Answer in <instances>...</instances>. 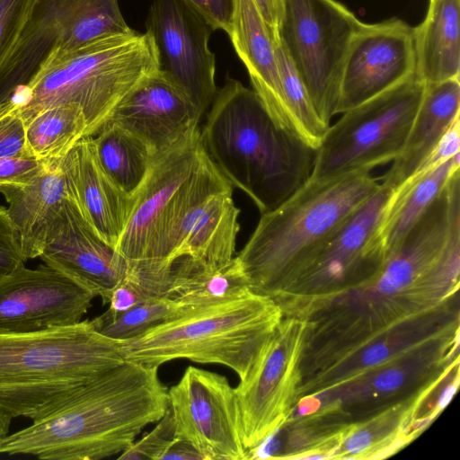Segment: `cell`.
Wrapping results in <instances>:
<instances>
[{
  "label": "cell",
  "mask_w": 460,
  "mask_h": 460,
  "mask_svg": "<svg viewBox=\"0 0 460 460\" xmlns=\"http://www.w3.org/2000/svg\"><path fill=\"white\" fill-rule=\"evenodd\" d=\"M460 170L376 276L306 319V342L330 354L458 298Z\"/></svg>",
  "instance_id": "6da1fadb"
},
{
  "label": "cell",
  "mask_w": 460,
  "mask_h": 460,
  "mask_svg": "<svg viewBox=\"0 0 460 460\" xmlns=\"http://www.w3.org/2000/svg\"><path fill=\"white\" fill-rule=\"evenodd\" d=\"M169 408L158 367L125 360L29 427L0 439V455L100 460L121 454Z\"/></svg>",
  "instance_id": "7a4b0ae2"
},
{
  "label": "cell",
  "mask_w": 460,
  "mask_h": 460,
  "mask_svg": "<svg viewBox=\"0 0 460 460\" xmlns=\"http://www.w3.org/2000/svg\"><path fill=\"white\" fill-rule=\"evenodd\" d=\"M199 137L220 173L261 214L297 191L314 171L317 148L279 126L253 90L230 77L217 91Z\"/></svg>",
  "instance_id": "3957f363"
},
{
  "label": "cell",
  "mask_w": 460,
  "mask_h": 460,
  "mask_svg": "<svg viewBox=\"0 0 460 460\" xmlns=\"http://www.w3.org/2000/svg\"><path fill=\"white\" fill-rule=\"evenodd\" d=\"M379 187L370 172L309 180L262 213L235 257L250 289L275 302Z\"/></svg>",
  "instance_id": "277c9868"
},
{
  "label": "cell",
  "mask_w": 460,
  "mask_h": 460,
  "mask_svg": "<svg viewBox=\"0 0 460 460\" xmlns=\"http://www.w3.org/2000/svg\"><path fill=\"white\" fill-rule=\"evenodd\" d=\"M124 361L120 341L102 334L89 320L0 334V413L42 418Z\"/></svg>",
  "instance_id": "5b68a950"
},
{
  "label": "cell",
  "mask_w": 460,
  "mask_h": 460,
  "mask_svg": "<svg viewBox=\"0 0 460 460\" xmlns=\"http://www.w3.org/2000/svg\"><path fill=\"white\" fill-rule=\"evenodd\" d=\"M158 71L148 31L110 35L70 51L52 52L11 98L24 121L53 105H78L85 117L86 137H94L121 101Z\"/></svg>",
  "instance_id": "8992f818"
},
{
  "label": "cell",
  "mask_w": 460,
  "mask_h": 460,
  "mask_svg": "<svg viewBox=\"0 0 460 460\" xmlns=\"http://www.w3.org/2000/svg\"><path fill=\"white\" fill-rule=\"evenodd\" d=\"M283 318L270 297L252 291L226 302L191 308L120 341L125 360L158 367L179 358L229 367L243 381Z\"/></svg>",
  "instance_id": "52a82bcc"
},
{
  "label": "cell",
  "mask_w": 460,
  "mask_h": 460,
  "mask_svg": "<svg viewBox=\"0 0 460 460\" xmlns=\"http://www.w3.org/2000/svg\"><path fill=\"white\" fill-rule=\"evenodd\" d=\"M199 132L198 128L155 155L115 247L128 261L174 262L177 234L190 209L232 186L205 154Z\"/></svg>",
  "instance_id": "ba28073f"
},
{
  "label": "cell",
  "mask_w": 460,
  "mask_h": 460,
  "mask_svg": "<svg viewBox=\"0 0 460 460\" xmlns=\"http://www.w3.org/2000/svg\"><path fill=\"white\" fill-rule=\"evenodd\" d=\"M426 84L415 74L341 113L329 126L316 153L311 181L371 172L402 152Z\"/></svg>",
  "instance_id": "9c48e42d"
},
{
  "label": "cell",
  "mask_w": 460,
  "mask_h": 460,
  "mask_svg": "<svg viewBox=\"0 0 460 460\" xmlns=\"http://www.w3.org/2000/svg\"><path fill=\"white\" fill-rule=\"evenodd\" d=\"M393 190L380 184L275 300L283 316L306 320L378 274L387 259L378 227Z\"/></svg>",
  "instance_id": "30bf717a"
},
{
  "label": "cell",
  "mask_w": 460,
  "mask_h": 460,
  "mask_svg": "<svg viewBox=\"0 0 460 460\" xmlns=\"http://www.w3.org/2000/svg\"><path fill=\"white\" fill-rule=\"evenodd\" d=\"M361 24L335 0H283L279 41L327 126L336 115L344 60Z\"/></svg>",
  "instance_id": "8fae6325"
},
{
  "label": "cell",
  "mask_w": 460,
  "mask_h": 460,
  "mask_svg": "<svg viewBox=\"0 0 460 460\" xmlns=\"http://www.w3.org/2000/svg\"><path fill=\"white\" fill-rule=\"evenodd\" d=\"M134 31L122 17L118 0H36L0 70V102L25 84L52 52Z\"/></svg>",
  "instance_id": "7c38bea8"
},
{
  "label": "cell",
  "mask_w": 460,
  "mask_h": 460,
  "mask_svg": "<svg viewBox=\"0 0 460 460\" xmlns=\"http://www.w3.org/2000/svg\"><path fill=\"white\" fill-rule=\"evenodd\" d=\"M459 361L456 328L339 385L300 398L291 417L334 406L357 420L412 394Z\"/></svg>",
  "instance_id": "4fadbf2b"
},
{
  "label": "cell",
  "mask_w": 460,
  "mask_h": 460,
  "mask_svg": "<svg viewBox=\"0 0 460 460\" xmlns=\"http://www.w3.org/2000/svg\"><path fill=\"white\" fill-rule=\"evenodd\" d=\"M306 321L283 316L248 376L234 388L245 450L257 447L289 419L301 381Z\"/></svg>",
  "instance_id": "5bb4252c"
},
{
  "label": "cell",
  "mask_w": 460,
  "mask_h": 460,
  "mask_svg": "<svg viewBox=\"0 0 460 460\" xmlns=\"http://www.w3.org/2000/svg\"><path fill=\"white\" fill-rule=\"evenodd\" d=\"M168 403L175 437L204 460H244L235 392L226 376L189 367L168 389Z\"/></svg>",
  "instance_id": "9a60e30c"
},
{
  "label": "cell",
  "mask_w": 460,
  "mask_h": 460,
  "mask_svg": "<svg viewBox=\"0 0 460 460\" xmlns=\"http://www.w3.org/2000/svg\"><path fill=\"white\" fill-rule=\"evenodd\" d=\"M146 25L156 48L159 71L202 116L217 91L216 58L208 48L213 28L181 0H155Z\"/></svg>",
  "instance_id": "2e32d148"
},
{
  "label": "cell",
  "mask_w": 460,
  "mask_h": 460,
  "mask_svg": "<svg viewBox=\"0 0 460 460\" xmlns=\"http://www.w3.org/2000/svg\"><path fill=\"white\" fill-rule=\"evenodd\" d=\"M95 296L47 264L0 274V334L45 331L81 322Z\"/></svg>",
  "instance_id": "e0dca14e"
},
{
  "label": "cell",
  "mask_w": 460,
  "mask_h": 460,
  "mask_svg": "<svg viewBox=\"0 0 460 460\" xmlns=\"http://www.w3.org/2000/svg\"><path fill=\"white\" fill-rule=\"evenodd\" d=\"M457 299L395 323L302 370L297 401L302 397L339 385L451 330L459 328Z\"/></svg>",
  "instance_id": "ac0fdd59"
},
{
  "label": "cell",
  "mask_w": 460,
  "mask_h": 460,
  "mask_svg": "<svg viewBox=\"0 0 460 460\" xmlns=\"http://www.w3.org/2000/svg\"><path fill=\"white\" fill-rule=\"evenodd\" d=\"M416 73L414 27L398 18L360 25L342 67L336 114L380 94Z\"/></svg>",
  "instance_id": "d6986e66"
},
{
  "label": "cell",
  "mask_w": 460,
  "mask_h": 460,
  "mask_svg": "<svg viewBox=\"0 0 460 460\" xmlns=\"http://www.w3.org/2000/svg\"><path fill=\"white\" fill-rule=\"evenodd\" d=\"M39 258L105 304L129 264L100 237L69 198L50 223Z\"/></svg>",
  "instance_id": "ffe728a7"
},
{
  "label": "cell",
  "mask_w": 460,
  "mask_h": 460,
  "mask_svg": "<svg viewBox=\"0 0 460 460\" xmlns=\"http://www.w3.org/2000/svg\"><path fill=\"white\" fill-rule=\"evenodd\" d=\"M200 118L183 92L158 71L121 101L110 121L137 136L155 155L198 129Z\"/></svg>",
  "instance_id": "44dd1931"
},
{
  "label": "cell",
  "mask_w": 460,
  "mask_h": 460,
  "mask_svg": "<svg viewBox=\"0 0 460 460\" xmlns=\"http://www.w3.org/2000/svg\"><path fill=\"white\" fill-rule=\"evenodd\" d=\"M68 198L83 217L109 244L116 247L133 206L101 167L93 137H84L59 160Z\"/></svg>",
  "instance_id": "7402d4cb"
},
{
  "label": "cell",
  "mask_w": 460,
  "mask_h": 460,
  "mask_svg": "<svg viewBox=\"0 0 460 460\" xmlns=\"http://www.w3.org/2000/svg\"><path fill=\"white\" fill-rule=\"evenodd\" d=\"M244 64L252 90L273 119L282 128L298 134L285 102L276 58V40L254 0H235L227 33Z\"/></svg>",
  "instance_id": "603a6c76"
},
{
  "label": "cell",
  "mask_w": 460,
  "mask_h": 460,
  "mask_svg": "<svg viewBox=\"0 0 460 460\" xmlns=\"http://www.w3.org/2000/svg\"><path fill=\"white\" fill-rule=\"evenodd\" d=\"M233 188L217 191L196 203L179 228L172 261L189 257L212 266H224L234 258L240 229V209Z\"/></svg>",
  "instance_id": "cb8c5ba5"
},
{
  "label": "cell",
  "mask_w": 460,
  "mask_h": 460,
  "mask_svg": "<svg viewBox=\"0 0 460 460\" xmlns=\"http://www.w3.org/2000/svg\"><path fill=\"white\" fill-rule=\"evenodd\" d=\"M10 220L15 228L24 259L39 258L49 226L68 198L59 160L47 167L30 183L0 188Z\"/></svg>",
  "instance_id": "d4e9b609"
},
{
  "label": "cell",
  "mask_w": 460,
  "mask_h": 460,
  "mask_svg": "<svg viewBox=\"0 0 460 460\" xmlns=\"http://www.w3.org/2000/svg\"><path fill=\"white\" fill-rule=\"evenodd\" d=\"M459 109V78L426 84L405 145L380 184L394 190L411 176L454 120L460 117Z\"/></svg>",
  "instance_id": "484cf974"
},
{
  "label": "cell",
  "mask_w": 460,
  "mask_h": 460,
  "mask_svg": "<svg viewBox=\"0 0 460 460\" xmlns=\"http://www.w3.org/2000/svg\"><path fill=\"white\" fill-rule=\"evenodd\" d=\"M460 0H429L414 27L416 75L425 84L460 76Z\"/></svg>",
  "instance_id": "4316f807"
},
{
  "label": "cell",
  "mask_w": 460,
  "mask_h": 460,
  "mask_svg": "<svg viewBox=\"0 0 460 460\" xmlns=\"http://www.w3.org/2000/svg\"><path fill=\"white\" fill-rule=\"evenodd\" d=\"M460 170L459 154L395 188L385 208L378 236L387 256L440 194L451 176Z\"/></svg>",
  "instance_id": "83f0119b"
},
{
  "label": "cell",
  "mask_w": 460,
  "mask_h": 460,
  "mask_svg": "<svg viewBox=\"0 0 460 460\" xmlns=\"http://www.w3.org/2000/svg\"><path fill=\"white\" fill-rule=\"evenodd\" d=\"M251 291L235 257L224 266L181 257L173 265L169 296L188 307L199 308L234 300Z\"/></svg>",
  "instance_id": "f1b7e54d"
},
{
  "label": "cell",
  "mask_w": 460,
  "mask_h": 460,
  "mask_svg": "<svg viewBox=\"0 0 460 460\" xmlns=\"http://www.w3.org/2000/svg\"><path fill=\"white\" fill-rule=\"evenodd\" d=\"M98 162L113 183L133 197L144 182L155 155L147 145L109 121L93 137Z\"/></svg>",
  "instance_id": "f546056e"
},
{
  "label": "cell",
  "mask_w": 460,
  "mask_h": 460,
  "mask_svg": "<svg viewBox=\"0 0 460 460\" xmlns=\"http://www.w3.org/2000/svg\"><path fill=\"white\" fill-rule=\"evenodd\" d=\"M24 123L27 145L32 157L47 163L60 160L86 137L85 117L75 104L50 106Z\"/></svg>",
  "instance_id": "4dcf8cb0"
},
{
  "label": "cell",
  "mask_w": 460,
  "mask_h": 460,
  "mask_svg": "<svg viewBox=\"0 0 460 460\" xmlns=\"http://www.w3.org/2000/svg\"><path fill=\"white\" fill-rule=\"evenodd\" d=\"M173 265L168 260L129 261L124 277L110 296L105 312L117 314L145 301L169 296Z\"/></svg>",
  "instance_id": "1f68e13d"
},
{
  "label": "cell",
  "mask_w": 460,
  "mask_h": 460,
  "mask_svg": "<svg viewBox=\"0 0 460 460\" xmlns=\"http://www.w3.org/2000/svg\"><path fill=\"white\" fill-rule=\"evenodd\" d=\"M191 308L195 307H188L170 296H162L117 314L104 312L92 322L102 334L123 341L138 336L159 323L184 314Z\"/></svg>",
  "instance_id": "d6a6232c"
},
{
  "label": "cell",
  "mask_w": 460,
  "mask_h": 460,
  "mask_svg": "<svg viewBox=\"0 0 460 460\" xmlns=\"http://www.w3.org/2000/svg\"><path fill=\"white\" fill-rule=\"evenodd\" d=\"M283 97L299 136L318 148L329 126L316 113L306 88L278 40L275 46Z\"/></svg>",
  "instance_id": "836d02e7"
},
{
  "label": "cell",
  "mask_w": 460,
  "mask_h": 460,
  "mask_svg": "<svg viewBox=\"0 0 460 460\" xmlns=\"http://www.w3.org/2000/svg\"><path fill=\"white\" fill-rule=\"evenodd\" d=\"M0 158H33L27 145L24 120L11 97L0 102Z\"/></svg>",
  "instance_id": "e575fe53"
},
{
  "label": "cell",
  "mask_w": 460,
  "mask_h": 460,
  "mask_svg": "<svg viewBox=\"0 0 460 460\" xmlns=\"http://www.w3.org/2000/svg\"><path fill=\"white\" fill-rule=\"evenodd\" d=\"M36 0H0V70L14 48Z\"/></svg>",
  "instance_id": "d590c367"
},
{
  "label": "cell",
  "mask_w": 460,
  "mask_h": 460,
  "mask_svg": "<svg viewBox=\"0 0 460 460\" xmlns=\"http://www.w3.org/2000/svg\"><path fill=\"white\" fill-rule=\"evenodd\" d=\"M158 424L146 436L124 450L119 460H161L164 453L175 438L173 418L167 410Z\"/></svg>",
  "instance_id": "8d00e7d4"
},
{
  "label": "cell",
  "mask_w": 460,
  "mask_h": 460,
  "mask_svg": "<svg viewBox=\"0 0 460 460\" xmlns=\"http://www.w3.org/2000/svg\"><path fill=\"white\" fill-rule=\"evenodd\" d=\"M49 164L34 158H0V188L22 186L33 181Z\"/></svg>",
  "instance_id": "74e56055"
},
{
  "label": "cell",
  "mask_w": 460,
  "mask_h": 460,
  "mask_svg": "<svg viewBox=\"0 0 460 460\" xmlns=\"http://www.w3.org/2000/svg\"><path fill=\"white\" fill-rule=\"evenodd\" d=\"M25 261L18 234L6 208L0 205V274L8 272Z\"/></svg>",
  "instance_id": "f35d334b"
},
{
  "label": "cell",
  "mask_w": 460,
  "mask_h": 460,
  "mask_svg": "<svg viewBox=\"0 0 460 460\" xmlns=\"http://www.w3.org/2000/svg\"><path fill=\"white\" fill-rule=\"evenodd\" d=\"M199 14L213 30L229 32L235 0H181Z\"/></svg>",
  "instance_id": "ab89813d"
},
{
  "label": "cell",
  "mask_w": 460,
  "mask_h": 460,
  "mask_svg": "<svg viewBox=\"0 0 460 460\" xmlns=\"http://www.w3.org/2000/svg\"><path fill=\"white\" fill-rule=\"evenodd\" d=\"M460 117L456 118L444 133L435 147L412 173L418 174L447 161L459 154L460 149ZM411 177V176H410Z\"/></svg>",
  "instance_id": "60d3db41"
},
{
  "label": "cell",
  "mask_w": 460,
  "mask_h": 460,
  "mask_svg": "<svg viewBox=\"0 0 460 460\" xmlns=\"http://www.w3.org/2000/svg\"><path fill=\"white\" fill-rule=\"evenodd\" d=\"M273 39L278 41V30L283 9V0H254Z\"/></svg>",
  "instance_id": "b9f144b4"
},
{
  "label": "cell",
  "mask_w": 460,
  "mask_h": 460,
  "mask_svg": "<svg viewBox=\"0 0 460 460\" xmlns=\"http://www.w3.org/2000/svg\"><path fill=\"white\" fill-rule=\"evenodd\" d=\"M164 459L204 460L203 456L192 444L185 439L176 437L164 453L161 460Z\"/></svg>",
  "instance_id": "7bdbcfd3"
},
{
  "label": "cell",
  "mask_w": 460,
  "mask_h": 460,
  "mask_svg": "<svg viewBox=\"0 0 460 460\" xmlns=\"http://www.w3.org/2000/svg\"><path fill=\"white\" fill-rule=\"evenodd\" d=\"M11 419L0 413V439L8 434Z\"/></svg>",
  "instance_id": "ee69618b"
}]
</instances>
